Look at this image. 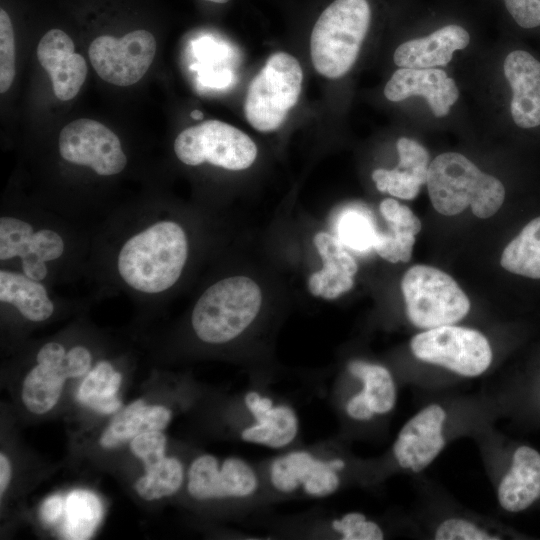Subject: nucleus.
Masks as SVG:
<instances>
[{
    "label": "nucleus",
    "instance_id": "12",
    "mask_svg": "<svg viewBox=\"0 0 540 540\" xmlns=\"http://www.w3.org/2000/svg\"><path fill=\"white\" fill-rule=\"evenodd\" d=\"M260 477L245 459L214 455L196 457L187 473V490L196 500H245L257 493Z\"/></svg>",
    "mask_w": 540,
    "mask_h": 540
},
{
    "label": "nucleus",
    "instance_id": "42",
    "mask_svg": "<svg viewBox=\"0 0 540 540\" xmlns=\"http://www.w3.org/2000/svg\"><path fill=\"white\" fill-rule=\"evenodd\" d=\"M190 115L193 119H197V120L203 117V113L200 110H194L191 112Z\"/></svg>",
    "mask_w": 540,
    "mask_h": 540
},
{
    "label": "nucleus",
    "instance_id": "29",
    "mask_svg": "<svg viewBox=\"0 0 540 540\" xmlns=\"http://www.w3.org/2000/svg\"><path fill=\"white\" fill-rule=\"evenodd\" d=\"M500 262L513 274L540 279V216L505 247Z\"/></svg>",
    "mask_w": 540,
    "mask_h": 540
},
{
    "label": "nucleus",
    "instance_id": "37",
    "mask_svg": "<svg viewBox=\"0 0 540 540\" xmlns=\"http://www.w3.org/2000/svg\"><path fill=\"white\" fill-rule=\"evenodd\" d=\"M130 448L148 467L165 457L166 436L161 431L144 432L131 440Z\"/></svg>",
    "mask_w": 540,
    "mask_h": 540
},
{
    "label": "nucleus",
    "instance_id": "33",
    "mask_svg": "<svg viewBox=\"0 0 540 540\" xmlns=\"http://www.w3.org/2000/svg\"><path fill=\"white\" fill-rule=\"evenodd\" d=\"M34 234L25 220L2 216L0 219V260L2 262L21 257Z\"/></svg>",
    "mask_w": 540,
    "mask_h": 540
},
{
    "label": "nucleus",
    "instance_id": "40",
    "mask_svg": "<svg viewBox=\"0 0 540 540\" xmlns=\"http://www.w3.org/2000/svg\"><path fill=\"white\" fill-rule=\"evenodd\" d=\"M65 498L52 495L46 498L40 508L41 519L48 525L56 524L63 517Z\"/></svg>",
    "mask_w": 540,
    "mask_h": 540
},
{
    "label": "nucleus",
    "instance_id": "28",
    "mask_svg": "<svg viewBox=\"0 0 540 540\" xmlns=\"http://www.w3.org/2000/svg\"><path fill=\"white\" fill-rule=\"evenodd\" d=\"M100 499L88 490L76 489L65 497L62 536L70 540L89 539L101 522Z\"/></svg>",
    "mask_w": 540,
    "mask_h": 540
},
{
    "label": "nucleus",
    "instance_id": "16",
    "mask_svg": "<svg viewBox=\"0 0 540 540\" xmlns=\"http://www.w3.org/2000/svg\"><path fill=\"white\" fill-rule=\"evenodd\" d=\"M36 53L55 96L61 101L73 99L86 80L88 68L83 56L75 52L71 37L58 28L51 29L40 39Z\"/></svg>",
    "mask_w": 540,
    "mask_h": 540
},
{
    "label": "nucleus",
    "instance_id": "31",
    "mask_svg": "<svg viewBox=\"0 0 540 540\" xmlns=\"http://www.w3.org/2000/svg\"><path fill=\"white\" fill-rule=\"evenodd\" d=\"M146 473L140 477L134 488L138 495L148 501L175 494L182 486L184 468L174 457H163L145 467Z\"/></svg>",
    "mask_w": 540,
    "mask_h": 540
},
{
    "label": "nucleus",
    "instance_id": "15",
    "mask_svg": "<svg viewBox=\"0 0 540 540\" xmlns=\"http://www.w3.org/2000/svg\"><path fill=\"white\" fill-rule=\"evenodd\" d=\"M347 370L361 384L360 390L345 402L344 410L349 418L367 422L376 416L387 415L395 408L397 385L388 368L364 360H352Z\"/></svg>",
    "mask_w": 540,
    "mask_h": 540
},
{
    "label": "nucleus",
    "instance_id": "21",
    "mask_svg": "<svg viewBox=\"0 0 540 540\" xmlns=\"http://www.w3.org/2000/svg\"><path fill=\"white\" fill-rule=\"evenodd\" d=\"M470 35L455 24L437 29L430 35L400 44L393 55L401 68H435L446 66L455 51L468 46Z\"/></svg>",
    "mask_w": 540,
    "mask_h": 540
},
{
    "label": "nucleus",
    "instance_id": "3",
    "mask_svg": "<svg viewBox=\"0 0 540 540\" xmlns=\"http://www.w3.org/2000/svg\"><path fill=\"white\" fill-rule=\"evenodd\" d=\"M367 0H335L319 16L310 37L315 70L328 79L343 77L354 65L367 35Z\"/></svg>",
    "mask_w": 540,
    "mask_h": 540
},
{
    "label": "nucleus",
    "instance_id": "23",
    "mask_svg": "<svg viewBox=\"0 0 540 540\" xmlns=\"http://www.w3.org/2000/svg\"><path fill=\"white\" fill-rule=\"evenodd\" d=\"M379 210L388 223L389 232L378 231L374 244L376 253L391 263L408 262L415 236L422 228L421 221L409 207L393 198L384 199Z\"/></svg>",
    "mask_w": 540,
    "mask_h": 540
},
{
    "label": "nucleus",
    "instance_id": "13",
    "mask_svg": "<svg viewBox=\"0 0 540 540\" xmlns=\"http://www.w3.org/2000/svg\"><path fill=\"white\" fill-rule=\"evenodd\" d=\"M446 420L445 409L436 403L425 406L408 419L392 446L397 465L418 473L433 463L446 444Z\"/></svg>",
    "mask_w": 540,
    "mask_h": 540
},
{
    "label": "nucleus",
    "instance_id": "9",
    "mask_svg": "<svg viewBox=\"0 0 540 540\" xmlns=\"http://www.w3.org/2000/svg\"><path fill=\"white\" fill-rule=\"evenodd\" d=\"M345 467L342 458H325L311 451L294 449L274 458L267 475L270 486L279 494L325 498L340 488Z\"/></svg>",
    "mask_w": 540,
    "mask_h": 540
},
{
    "label": "nucleus",
    "instance_id": "2",
    "mask_svg": "<svg viewBox=\"0 0 540 540\" xmlns=\"http://www.w3.org/2000/svg\"><path fill=\"white\" fill-rule=\"evenodd\" d=\"M426 184L433 207L447 216L471 207L473 214L486 219L497 213L505 198V188L499 179L482 172L456 152L434 158Z\"/></svg>",
    "mask_w": 540,
    "mask_h": 540
},
{
    "label": "nucleus",
    "instance_id": "27",
    "mask_svg": "<svg viewBox=\"0 0 540 540\" xmlns=\"http://www.w3.org/2000/svg\"><path fill=\"white\" fill-rule=\"evenodd\" d=\"M121 381V373L115 371L108 361H100L85 376L78 389L77 399L97 412L113 413L122 405L116 396Z\"/></svg>",
    "mask_w": 540,
    "mask_h": 540
},
{
    "label": "nucleus",
    "instance_id": "24",
    "mask_svg": "<svg viewBox=\"0 0 540 540\" xmlns=\"http://www.w3.org/2000/svg\"><path fill=\"white\" fill-rule=\"evenodd\" d=\"M172 412L161 405H146L138 399L121 410L102 433L103 448H115L149 431H162L169 424Z\"/></svg>",
    "mask_w": 540,
    "mask_h": 540
},
{
    "label": "nucleus",
    "instance_id": "20",
    "mask_svg": "<svg viewBox=\"0 0 540 540\" xmlns=\"http://www.w3.org/2000/svg\"><path fill=\"white\" fill-rule=\"evenodd\" d=\"M313 241L323 268L309 277V291L317 297L335 299L353 287L357 263L336 236L319 232Z\"/></svg>",
    "mask_w": 540,
    "mask_h": 540
},
{
    "label": "nucleus",
    "instance_id": "7",
    "mask_svg": "<svg viewBox=\"0 0 540 540\" xmlns=\"http://www.w3.org/2000/svg\"><path fill=\"white\" fill-rule=\"evenodd\" d=\"M410 349L420 361L467 378L484 374L493 360L491 345L480 331L455 324L416 334Z\"/></svg>",
    "mask_w": 540,
    "mask_h": 540
},
{
    "label": "nucleus",
    "instance_id": "36",
    "mask_svg": "<svg viewBox=\"0 0 540 540\" xmlns=\"http://www.w3.org/2000/svg\"><path fill=\"white\" fill-rule=\"evenodd\" d=\"M434 539L497 540L501 539V537L472 520L461 517H450L439 523L434 532Z\"/></svg>",
    "mask_w": 540,
    "mask_h": 540
},
{
    "label": "nucleus",
    "instance_id": "35",
    "mask_svg": "<svg viewBox=\"0 0 540 540\" xmlns=\"http://www.w3.org/2000/svg\"><path fill=\"white\" fill-rule=\"evenodd\" d=\"M15 40L11 19L0 10V92L6 93L15 77Z\"/></svg>",
    "mask_w": 540,
    "mask_h": 540
},
{
    "label": "nucleus",
    "instance_id": "19",
    "mask_svg": "<svg viewBox=\"0 0 540 540\" xmlns=\"http://www.w3.org/2000/svg\"><path fill=\"white\" fill-rule=\"evenodd\" d=\"M399 163L391 170L379 168L372 172V179L382 193L412 200L427 182L429 153L415 140L401 137L396 143Z\"/></svg>",
    "mask_w": 540,
    "mask_h": 540
},
{
    "label": "nucleus",
    "instance_id": "22",
    "mask_svg": "<svg viewBox=\"0 0 540 540\" xmlns=\"http://www.w3.org/2000/svg\"><path fill=\"white\" fill-rule=\"evenodd\" d=\"M540 498V453L530 446L518 447L511 465L497 487V500L507 512L526 510Z\"/></svg>",
    "mask_w": 540,
    "mask_h": 540
},
{
    "label": "nucleus",
    "instance_id": "41",
    "mask_svg": "<svg viewBox=\"0 0 540 540\" xmlns=\"http://www.w3.org/2000/svg\"><path fill=\"white\" fill-rule=\"evenodd\" d=\"M11 478V464L6 455L0 454V495L6 491Z\"/></svg>",
    "mask_w": 540,
    "mask_h": 540
},
{
    "label": "nucleus",
    "instance_id": "26",
    "mask_svg": "<svg viewBox=\"0 0 540 540\" xmlns=\"http://www.w3.org/2000/svg\"><path fill=\"white\" fill-rule=\"evenodd\" d=\"M62 363H37L25 377L21 397L30 412L44 414L57 404L68 379Z\"/></svg>",
    "mask_w": 540,
    "mask_h": 540
},
{
    "label": "nucleus",
    "instance_id": "10",
    "mask_svg": "<svg viewBox=\"0 0 540 540\" xmlns=\"http://www.w3.org/2000/svg\"><path fill=\"white\" fill-rule=\"evenodd\" d=\"M155 54V37L144 29L131 31L120 38L98 36L88 50L90 62L98 76L110 84L122 87L142 79Z\"/></svg>",
    "mask_w": 540,
    "mask_h": 540
},
{
    "label": "nucleus",
    "instance_id": "34",
    "mask_svg": "<svg viewBox=\"0 0 540 540\" xmlns=\"http://www.w3.org/2000/svg\"><path fill=\"white\" fill-rule=\"evenodd\" d=\"M343 540H381L385 534L382 527L361 512H348L332 520L330 525Z\"/></svg>",
    "mask_w": 540,
    "mask_h": 540
},
{
    "label": "nucleus",
    "instance_id": "6",
    "mask_svg": "<svg viewBox=\"0 0 540 540\" xmlns=\"http://www.w3.org/2000/svg\"><path fill=\"white\" fill-rule=\"evenodd\" d=\"M302 81L303 71L294 56L273 53L248 87L244 113L249 124L260 132L278 129L296 105Z\"/></svg>",
    "mask_w": 540,
    "mask_h": 540
},
{
    "label": "nucleus",
    "instance_id": "14",
    "mask_svg": "<svg viewBox=\"0 0 540 540\" xmlns=\"http://www.w3.org/2000/svg\"><path fill=\"white\" fill-rule=\"evenodd\" d=\"M250 421L240 431V438L250 444L284 449L297 438L300 421L296 411L288 404L257 390H250L243 398Z\"/></svg>",
    "mask_w": 540,
    "mask_h": 540
},
{
    "label": "nucleus",
    "instance_id": "5",
    "mask_svg": "<svg viewBox=\"0 0 540 540\" xmlns=\"http://www.w3.org/2000/svg\"><path fill=\"white\" fill-rule=\"evenodd\" d=\"M409 321L424 330L453 325L470 310V301L457 282L427 265L409 268L401 281Z\"/></svg>",
    "mask_w": 540,
    "mask_h": 540
},
{
    "label": "nucleus",
    "instance_id": "18",
    "mask_svg": "<svg viewBox=\"0 0 540 540\" xmlns=\"http://www.w3.org/2000/svg\"><path fill=\"white\" fill-rule=\"evenodd\" d=\"M512 89L511 116L521 128L540 125V62L523 50L510 52L503 64Z\"/></svg>",
    "mask_w": 540,
    "mask_h": 540
},
{
    "label": "nucleus",
    "instance_id": "32",
    "mask_svg": "<svg viewBox=\"0 0 540 540\" xmlns=\"http://www.w3.org/2000/svg\"><path fill=\"white\" fill-rule=\"evenodd\" d=\"M64 248L63 238L56 231L41 229L34 232L20 257L22 273L36 281L44 280L48 274L46 262L60 258Z\"/></svg>",
    "mask_w": 540,
    "mask_h": 540
},
{
    "label": "nucleus",
    "instance_id": "1",
    "mask_svg": "<svg viewBox=\"0 0 540 540\" xmlns=\"http://www.w3.org/2000/svg\"><path fill=\"white\" fill-rule=\"evenodd\" d=\"M187 257L184 229L174 221L164 220L151 224L123 244L117 270L135 291L158 294L178 281Z\"/></svg>",
    "mask_w": 540,
    "mask_h": 540
},
{
    "label": "nucleus",
    "instance_id": "39",
    "mask_svg": "<svg viewBox=\"0 0 540 540\" xmlns=\"http://www.w3.org/2000/svg\"><path fill=\"white\" fill-rule=\"evenodd\" d=\"M91 361V353L87 348L75 346L66 353L62 368L67 378H77L88 372Z\"/></svg>",
    "mask_w": 540,
    "mask_h": 540
},
{
    "label": "nucleus",
    "instance_id": "25",
    "mask_svg": "<svg viewBox=\"0 0 540 540\" xmlns=\"http://www.w3.org/2000/svg\"><path fill=\"white\" fill-rule=\"evenodd\" d=\"M0 301L13 305L26 319L41 322L48 319L54 305L40 281L23 273L0 271Z\"/></svg>",
    "mask_w": 540,
    "mask_h": 540
},
{
    "label": "nucleus",
    "instance_id": "43",
    "mask_svg": "<svg viewBox=\"0 0 540 540\" xmlns=\"http://www.w3.org/2000/svg\"><path fill=\"white\" fill-rule=\"evenodd\" d=\"M206 1L213 2V3L223 4V3L228 2L229 0H206Z\"/></svg>",
    "mask_w": 540,
    "mask_h": 540
},
{
    "label": "nucleus",
    "instance_id": "8",
    "mask_svg": "<svg viewBox=\"0 0 540 540\" xmlns=\"http://www.w3.org/2000/svg\"><path fill=\"white\" fill-rule=\"evenodd\" d=\"M173 148L186 165L208 162L233 171L249 168L258 152L246 133L219 120H206L184 129L177 135Z\"/></svg>",
    "mask_w": 540,
    "mask_h": 540
},
{
    "label": "nucleus",
    "instance_id": "38",
    "mask_svg": "<svg viewBox=\"0 0 540 540\" xmlns=\"http://www.w3.org/2000/svg\"><path fill=\"white\" fill-rule=\"evenodd\" d=\"M515 22L522 28L540 26V0H504Z\"/></svg>",
    "mask_w": 540,
    "mask_h": 540
},
{
    "label": "nucleus",
    "instance_id": "11",
    "mask_svg": "<svg viewBox=\"0 0 540 540\" xmlns=\"http://www.w3.org/2000/svg\"><path fill=\"white\" fill-rule=\"evenodd\" d=\"M58 147L64 160L89 167L100 176L119 174L127 165L118 136L93 119L80 118L66 124L60 131Z\"/></svg>",
    "mask_w": 540,
    "mask_h": 540
},
{
    "label": "nucleus",
    "instance_id": "30",
    "mask_svg": "<svg viewBox=\"0 0 540 540\" xmlns=\"http://www.w3.org/2000/svg\"><path fill=\"white\" fill-rule=\"evenodd\" d=\"M341 243L360 253L374 249L378 229L372 213L363 206H349L340 211L334 222Z\"/></svg>",
    "mask_w": 540,
    "mask_h": 540
},
{
    "label": "nucleus",
    "instance_id": "17",
    "mask_svg": "<svg viewBox=\"0 0 540 540\" xmlns=\"http://www.w3.org/2000/svg\"><path fill=\"white\" fill-rule=\"evenodd\" d=\"M384 95L392 102L422 96L436 117H444L458 100L459 90L454 79L442 69L400 68L385 85Z\"/></svg>",
    "mask_w": 540,
    "mask_h": 540
},
{
    "label": "nucleus",
    "instance_id": "4",
    "mask_svg": "<svg viewBox=\"0 0 540 540\" xmlns=\"http://www.w3.org/2000/svg\"><path fill=\"white\" fill-rule=\"evenodd\" d=\"M261 304V290L251 278H224L207 288L197 300L191 315L192 328L203 342H230L253 323Z\"/></svg>",
    "mask_w": 540,
    "mask_h": 540
}]
</instances>
